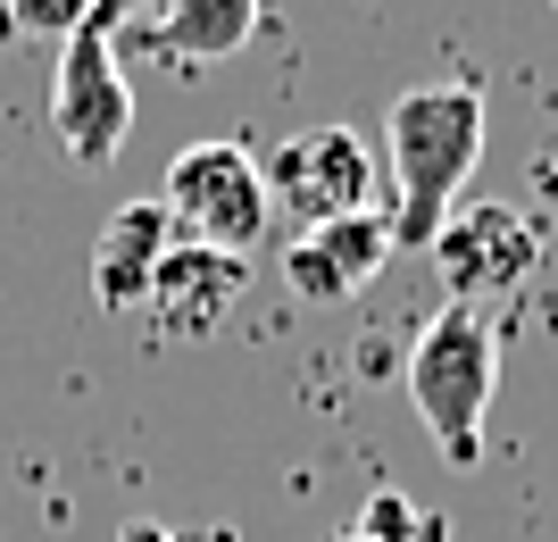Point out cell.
Returning a JSON list of instances; mask_svg holds the SVG:
<instances>
[{"label": "cell", "mask_w": 558, "mask_h": 542, "mask_svg": "<svg viewBox=\"0 0 558 542\" xmlns=\"http://www.w3.org/2000/svg\"><path fill=\"white\" fill-rule=\"evenodd\" d=\"M167 251H175V226H167L159 192H150V201H125V209H109V226L93 234V301L109 309V317L142 309Z\"/></svg>", "instance_id": "ba28073f"}, {"label": "cell", "mask_w": 558, "mask_h": 542, "mask_svg": "<svg viewBox=\"0 0 558 542\" xmlns=\"http://www.w3.org/2000/svg\"><path fill=\"white\" fill-rule=\"evenodd\" d=\"M425 260L442 276L450 309H492V301H509V292L534 284L542 226L525 209H509V201H459L442 217V234L425 242Z\"/></svg>", "instance_id": "277c9868"}, {"label": "cell", "mask_w": 558, "mask_h": 542, "mask_svg": "<svg viewBox=\"0 0 558 542\" xmlns=\"http://www.w3.org/2000/svg\"><path fill=\"white\" fill-rule=\"evenodd\" d=\"M117 542H184V534H167L159 518H142V526H125V534H117Z\"/></svg>", "instance_id": "5bb4252c"}, {"label": "cell", "mask_w": 558, "mask_h": 542, "mask_svg": "<svg viewBox=\"0 0 558 542\" xmlns=\"http://www.w3.org/2000/svg\"><path fill=\"white\" fill-rule=\"evenodd\" d=\"M550 17H558V0H550Z\"/></svg>", "instance_id": "2e32d148"}, {"label": "cell", "mask_w": 558, "mask_h": 542, "mask_svg": "<svg viewBox=\"0 0 558 542\" xmlns=\"http://www.w3.org/2000/svg\"><path fill=\"white\" fill-rule=\"evenodd\" d=\"M50 134L75 167H109L134 134V84L117 68V43L109 25H84L59 43V75H50Z\"/></svg>", "instance_id": "5b68a950"}, {"label": "cell", "mask_w": 558, "mask_h": 542, "mask_svg": "<svg viewBox=\"0 0 558 542\" xmlns=\"http://www.w3.org/2000/svg\"><path fill=\"white\" fill-rule=\"evenodd\" d=\"M400 384H409V409H417V425L434 434V450H442L450 468H475V459H484L492 393H500V334H492V317L442 301L425 317V334L409 342Z\"/></svg>", "instance_id": "7a4b0ae2"}, {"label": "cell", "mask_w": 558, "mask_h": 542, "mask_svg": "<svg viewBox=\"0 0 558 542\" xmlns=\"http://www.w3.org/2000/svg\"><path fill=\"white\" fill-rule=\"evenodd\" d=\"M258 34V0H167L159 17V50L167 59H233Z\"/></svg>", "instance_id": "30bf717a"}, {"label": "cell", "mask_w": 558, "mask_h": 542, "mask_svg": "<svg viewBox=\"0 0 558 542\" xmlns=\"http://www.w3.org/2000/svg\"><path fill=\"white\" fill-rule=\"evenodd\" d=\"M100 0H9L0 17H9V34H34V43H68V34H84L93 25Z\"/></svg>", "instance_id": "7c38bea8"}, {"label": "cell", "mask_w": 558, "mask_h": 542, "mask_svg": "<svg viewBox=\"0 0 558 542\" xmlns=\"http://www.w3.org/2000/svg\"><path fill=\"white\" fill-rule=\"evenodd\" d=\"M258 176H267V201H276V217H292V226H333V217H359L375 209V150L350 125H308V134L276 142L267 159H258Z\"/></svg>", "instance_id": "8992f818"}, {"label": "cell", "mask_w": 558, "mask_h": 542, "mask_svg": "<svg viewBox=\"0 0 558 542\" xmlns=\"http://www.w3.org/2000/svg\"><path fill=\"white\" fill-rule=\"evenodd\" d=\"M392 217L384 209H359V217H333V226H308V234H292V251H283V284L301 292V301H359L375 276H384V260H392Z\"/></svg>", "instance_id": "52a82bcc"}, {"label": "cell", "mask_w": 558, "mask_h": 542, "mask_svg": "<svg viewBox=\"0 0 558 542\" xmlns=\"http://www.w3.org/2000/svg\"><path fill=\"white\" fill-rule=\"evenodd\" d=\"M350 534H367V542H442V518H425L409 493H375Z\"/></svg>", "instance_id": "8fae6325"}, {"label": "cell", "mask_w": 558, "mask_h": 542, "mask_svg": "<svg viewBox=\"0 0 558 542\" xmlns=\"http://www.w3.org/2000/svg\"><path fill=\"white\" fill-rule=\"evenodd\" d=\"M384 159H392V242L425 251L459 209L466 176L484 159V93L475 84H417L384 118Z\"/></svg>", "instance_id": "6da1fadb"}, {"label": "cell", "mask_w": 558, "mask_h": 542, "mask_svg": "<svg viewBox=\"0 0 558 542\" xmlns=\"http://www.w3.org/2000/svg\"><path fill=\"white\" fill-rule=\"evenodd\" d=\"M342 542H367V534H342Z\"/></svg>", "instance_id": "9a60e30c"}, {"label": "cell", "mask_w": 558, "mask_h": 542, "mask_svg": "<svg viewBox=\"0 0 558 542\" xmlns=\"http://www.w3.org/2000/svg\"><path fill=\"white\" fill-rule=\"evenodd\" d=\"M159 209L175 226V242H201V251H226V260H251L258 234L276 226V201H267V176H258L251 142H184L159 176Z\"/></svg>", "instance_id": "3957f363"}, {"label": "cell", "mask_w": 558, "mask_h": 542, "mask_svg": "<svg viewBox=\"0 0 558 542\" xmlns=\"http://www.w3.org/2000/svg\"><path fill=\"white\" fill-rule=\"evenodd\" d=\"M242 276L251 267L226 260V251H201V242H175L159 260V276H150V317H159L167 334H217L226 326V309L242 301Z\"/></svg>", "instance_id": "9c48e42d"}, {"label": "cell", "mask_w": 558, "mask_h": 542, "mask_svg": "<svg viewBox=\"0 0 558 542\" xmlns=\"http://www.w3.org/2000/svg\"><path fill=\"white\" fill-rule=\"evenodd\" d=\"M142 9H150V0H100L93 17H100V25H109V34H117V25H125V17H142Z\"/></svg>", "instance_id": "4fadbf2b"}]
</instances>
